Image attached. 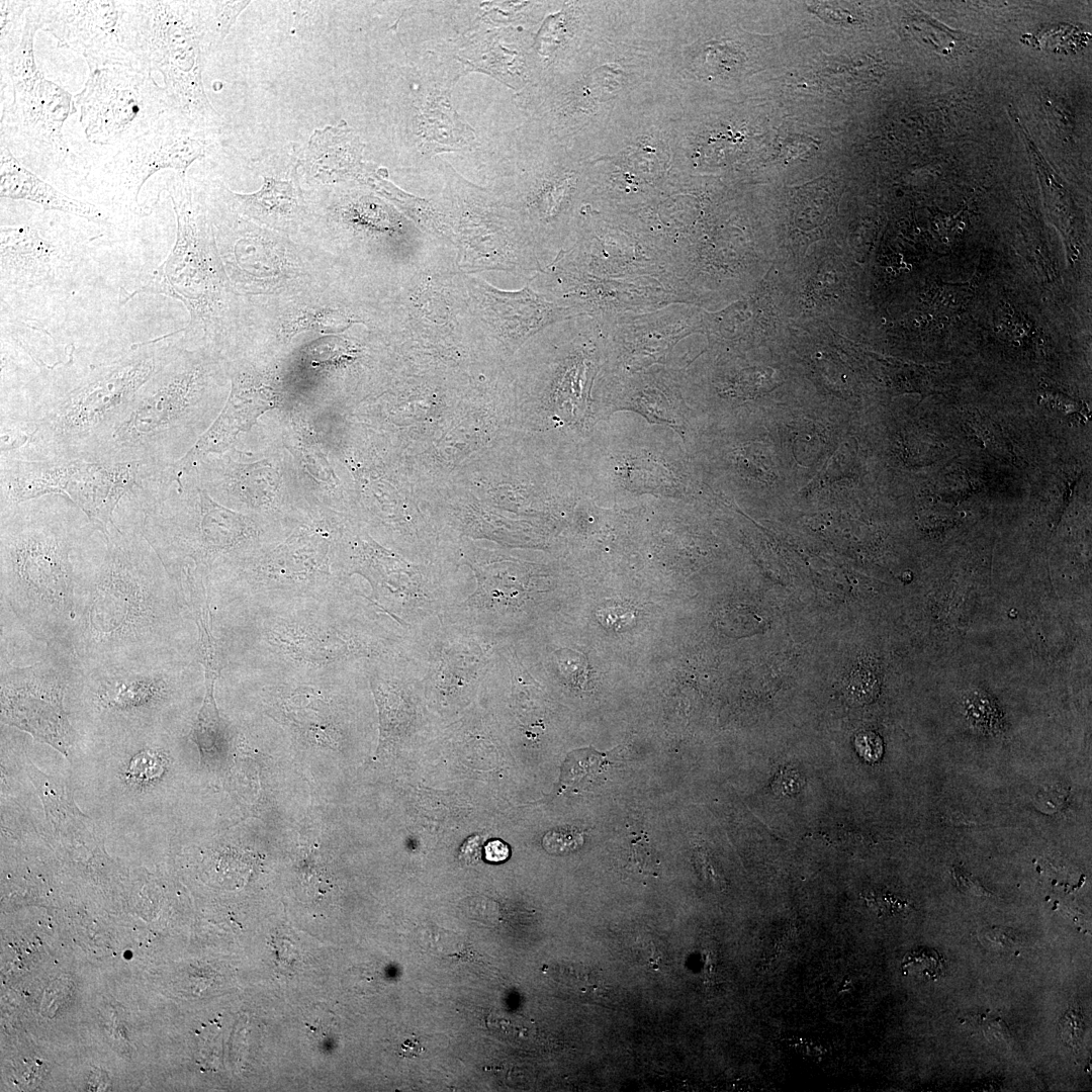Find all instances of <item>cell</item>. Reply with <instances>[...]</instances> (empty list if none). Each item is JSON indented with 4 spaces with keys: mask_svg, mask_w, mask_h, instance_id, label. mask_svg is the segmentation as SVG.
Wrapping results in <instances>:
<instances>
[{
    "mask_svg": "<svg viewBox=\"0 0 1092 1092\" xmlns=\"http://www.w3.org/2000/svg\"><path fill=\"white\" fill-rule=\"evenodd\" d=\"M168 336L42 363L19 395L1 399L0 457L87 461L124 417L172 344Z\"/></svg>",
    "mask_w": 1092,
    "mask_h": 1092,
    "instance_id": "1",
    "label": "cell"
},
{
    "mask_svg": "<svg viewBox=\"0 0 1092 1092\" xmlns=\"http://www.w3.org/2000/svg\"><path fill=\"white\" fill-rule=\"evenodd\" d=\"M178 583L136 528L100 533L66 650L81 668L176 659Z\"/></svg>",
    "mask_w": 1092,
    "mask_h": 1092,
    "instance_id": "2",
    "label": "cell"
},
{
    "mask_svg": "<svg viewBox=\"0 0 1092 1092\" xmlns=\"http://www.w3.org/2000/svg\"><path fill=\"white\" fill-rule=\"evenodd\" d=\"M99 532L65 494L0 507L2 602L48 646L66 648Z\"/></svg>",
    "mask_w": 1092,
    "mask_h": 1092,
    "instance_id": "3",
    "label": "cell"
},
{
    "mask_svg": "<svg viewBox=\"0 0 1092 1092\" xmlns=\"http://www.w3.org/2000/svg\"><path fill=\"white\" fill-rule=\"evenodd\" d=\"M216 377L217 366L209 356L172 345L87 461L174 464L187 454V441L211 408Z\"/></svg>",
    "mask_w": 1092,
    "mask_h": 1092,
    "instance_id": "4",
    "label": "cell"
},
{
    "mask_svg": "<svg viewBox=\"0 0 1092 1092\" xmlns=\"http://www.w3.org/2000/svg\"><path fill=\"white\" fill-rule=\"evenodd\" d=\"M167 189L177 218L173 249L143 286L130 293L121 290L120 302L140 293L176 298L190 312L186 332L202 329L206 335L214 336L221 329L226 289L210 220L202 202L194 198L185 176L174 172Z\"/></svg>",
    "mask_w": 1092,
    "mask_h": 1092,
    "instance_id": "5",
    "label": "cell"
},
{
    "mask_svg": "<svg viewBox=\"0 0 1092 1092\" xmlns=\"http://www.w3.org/2000/svg\"><path fill=\"white\" fill-rule=\"evenodd\" d=\"M141 50L149 71L162 74L173 110L192 125L216 131L220 116L202 82V46L193 1H141Z\"/></svg>",
    "mask_w": 1092,
    "mask_h": 1092,
    "instance_id": "6",
    "label": "cell"
},
{
    "mask_svg": "<svg viewBox=\"0 0 1092 1092\" xmlns=\"http://www.w3.org/2000/svg\"><path fill=\"white\" fill-rule=\"evenodd\" d=\"M30 10L38 29L82 55L90 71H149L141 50V0H42L32 1Z\"/></svg>",
    "mask_w": 1092,
    "mask_h": 1092,
    "instance_id": "7",
    "label": "cell"
},
{
    "mask_svg": "<svg viewBox=\"0 0 1092 1092\" xmlns=\"http://www.w3.org/2000/svg\"><path fill=\"white\" fill-rule=\"evenodd\" d=\"M74 103L86 139L117 148L177 114L152 72L125 66L91 70Z\"/></svg>",
    "mask_w": 1092,
    "mask_h": 1092,
    "instance_id": "8",
    "label": "cell"
},
{
    "mask_svg": "<svg viewBox=\"0 0 1092 1092\" xmlns=\"http://www.w3.org/2000/svg\"><path fill=\"white\" fill-rule=\"evenodd\" d=\"M75 662L69 651L48 646V655L28 666L1 658L2 720L68 755L75 731L64 709Z\"/></svg>",
    "mask_w": 1092,
    "mask_h": 1092,
    "instance_id": "9",
    "label": "cell"
},
{
    "mask_svg": "<svg viewBox=\"0 0 1092 1092\" xmlns=\"http://www.w3.org/2000/svg\"><path fill=\"white\" fill-rule=\"evenodd\" d=\"M12 96L1 113V143L36 175L56 170L69 154L63 126L75 110L73 96L42 75L12 87Z\"/></svg>",
    "mask_w": 1092,
    "mask_h": 1092,
    "instance_id": "10",
    "label": "cell"
},
{
    "mask_svg": "<svg viewBox=\"0 0 1092 1092\" xmlns=\"http://www.w3.org/2000/svg\"><path fill=\"white\" fill-rule=\"evenodd\" d=\"M214 133L173 114L148 133L118 147L104 170L136 201L146 181L157 172L171 169L185 176L194 161L205 157Z\"/></svg>",
    "mask_w": 1092,
    "mask_h": 1092,
    "instance_id": "11",
    "label": "cell"
},
{
    "mask_svg": "<svg viewBox=\"0 0 1092 1092\" xmlns=\"http://www.w3.org/2000/svg\"><path fill=\"white\" fill-rule=\"evenodd\" d=\"M275 403L276 395L272 387L249 380L243 374L235 375L222 412L189 452L178 461L184 465H194L209 453L223 452L240 433L248 431L257 419Z\"/></svg>",
    "mask_w": 1092,
    "mask_h": 1092,
    "instance_id": "12",
    "label": "cell"
},
{
    "mask_svg": "<svg viewBox=\"0 0 1092 1092\" xmlns=\"http://www.w3.org/2000/svg\"><path fill=\"white\" fill-rule=\"evenodd\" d=\"M0 255L2 285H36L53 275L58 250L29 225H1Z\"/></svg>",
    "mask_w": 1092,
    "mask_h": 1092,
    "instance_id": "13",
    "label": "cell"
},
{
    "mask_svg": "<svg viewBox=\"0 0 1092 1092\" xmlns=\"http://www.w3.org/2000/svg\"><path fill=\"white\" fill-rule=\"evenodd\" d=\"M78 460L25 461L0 457V507L48 494L66 495Z\"/></svg>",
    "mask_w": 1092,
    "mask_h": 1092,
    "instance_id": "14",
    "label": "cell"
},
{
    "mask_svg": "<svg viewBox=\"0 0 1092 1092\" xmlns=\"http://www.w3.org/2000/svg\"><path fill=\"white\" fill-rule=\"evenodd\" d=\"M0 196L27 200L44 210H58L91 221L102 219L96 205L70 197L42 180L24 167L3 143H0Z\"/></svg>",
    "mask_w": 1092,
    "mask_h": 1092,
    "instance_id": "15",
    "label": "cell"
},
{
    "mask_svg": "<svg viewBox=\"0 0 1092 1092\" xmlns=\"http://www.w3.org/2000/svg\"><path fill=\"white\" fill-rule=\"evenodd\" d=\"M204 674L205 694L189 736L198 747L201 764L215 769L228 760L234 737L231 725L220 716L214 698V682L218 674Z\"/></svg>",
    "mask_w": 1092,
    "mask_h": 1092,
    "instance_id": "16",
    "label": "cell"
},
{
    "mask_svg": "<svg viewBox=\"0 0 1092 1092\" xmlns=\"http://www.w3.org/2000/svg\"><path fill=\"white\" fill-rule=\"evenodd\" d=\"M212 194L225 204L256 217L278 219L296 213L298 202L296 189L291 181H282L264 177V186L254 194H238L218 184L212 187Z\"/></svg>",
    "mask_w": 1092,
    "mask_h": 1092,
    "instance_id": "17",
    "label": "cell"
},
{
    "mask_svg": "<svg viewBox=\"0 0 1092 1092\" xmlns=\"http://www.w3.org/2000/svg\"><path fill=\"white\" fill-rule=\"evenodd\" d=\"M311 699L312 705H310V695L308 693L295 692L284 701L282 710L287 719L291 721L298 732L303 736L305 735L306 739L329 746L336 744L329 707L325 705L326 703L322 697L318 698L312 695Z\"/></svg>",
    "mask_w": 1092,
    "mask_h": 1092,
    "instance_id": "18",
    "label": "cell"
},
{
    "mask_svg": "<svg viewBox=\"0 0 1092 1092\" xmlns=\"http://www.w3.org/2000/svg\"><path fill=\"white\" fill-rule=\"evenodd\" d=\"M250 1H194L203 52L219 47Z\"/></svg>",
    "mask_w": 1092,
    "mask_h": 1092,
    "instance_id": "19",
    "label": "cell"
},
{
    "mask_svg": "<svg viewBox=\"0 0 1092 1092\" xmlns=\"http://www.w3.org/2000/svg\"><path fill=\"white\" fill-rule=\"evenodd\" d=\"M608 753H600L593 747L570 752L561 766L560 788L564 791H584L599 783L608 766Z\"/></svg>",
    "mask_w": 1092,
    "mask_h": 1092,
    "instance_id": "20",
    "label": "cell"
},
{
    "mask_svg": "<svg viewBox=\"0 0 1092 1092\" xmlns=\"http://www.w3.org/2000/svg\"><path fill=\"white\" fill-rule=\"evenodd\" d=\"M39 30L30 8L26 12V23L19 46L8 56L1 58L2 67L8 74L12 87L31 82L42 75L36 66L33 39Z\"/></svg>",
    "mask_w": 1092,
    "mask_h": 1092,
    "instance_id": "21",
    "label": "cell"
},
{
    "mask_svg": "<svg viewBox=\"0 0 1092 1092\" xmlns=\"http://www.w3.org/2000/svg\"><path fill=\"white\" fill-rule=\"evenodd\" d=\"M821 190L819 184H809L797 191L794 197V214L798 225L803 228L818 226L826 221L834 208L831 194Z\"/></svg>",
    "mask_w": 1092,
    "mask_h": 1092,
    "instance_id": "22",
    "label": "cell"
},
{
    "mask_svg": "<svg viewBox=\"0 0 1092 1092\" xmlns=\"http://www.w3.org/2000/svg\"><path fill=\"white\" fill-rule=\"evenodd\" d=\"M30 0L0 1V55L4 58L20 43L26 23Z\"/></svg>",
    "mask_w": 1092,
    "mask_h": 1092,
    "instance_id": "23",
    "label": "cell"
},
{
    "mask_svg": "<svg viewBox=\"0 0 1092 1092\" xmlns=\"http://www.w3.org/2000/svg\"><path fill=\"white\" fill-rule=\"evenodd\" d=\"M901 970L905 976L935 980L943 973L944 959L934 948L917 947L905 954Z\"/></svg>",
    "mask_w": 1092,
    "mask_h": 1092,
    "instance_id": "24",
    "label": "cell"
},
{
    "mask_svg": "<svg viewBox=\"0 0 1092 1092\" xmlns=\"http://www.w3.org/2000/svg\"><path fill=\"white\" fill-rule=\"evenodd\" d=\"M1059 1030L1061 1039L1066 1045L1074 1050L1079 1049L1085 1031L1082 1010L1076 1007L1069 1008L1060 1020Z\"/></svg>",
    "mask_w": 1092,
    "mask_h": 1092,
    "instance_id": "25",
    "label": "cell"
},
{
    "mask_svg": "<svg viewBox=\"0 0 1092 1092\" xmlns=\"http://www.w3.org/2000/svg\"><path fill=\"white\" fill-rule=\"evenodd\" d=\"M342 325L343 322L340 316L330 309L306 311L300 313L299 316L292 322V330L293 333H297L300 330L312 328L313 330L331 332L338 330Z\"/></svg>",
    "mask_w": 1092,
    "mask_h": 1092,
    "instance_id": "26",
    "label": "cell"
},
{
    "mask_svg": "<svg viewBox=\"0 0 1092 1092\" xmlns=\"http://www.w3.org/2000/svg\"><path fill=\"white\" fill-rule=\"evenodd\" d=\"M583 842L582 834L570 829H554L548 831L543 839L544 848L553 854L570 852L579 847Z\"/></svg>",
    "mask_w": 1092,
    "mask_h": 1092,
    "instance_id": "27",
    "label": "cell"
},
{
    "mask_svg": "<svg viewBox=\"0 0 1092 1092\" xmlns=\"http://www.w3.org/2000/svg\"><path fill=\"white\" fill-rule=\"evenodd\" d=\"M128 772L135 781H151L163 772V761L156 753L145 751L131 759Z\"/></svg>",
    "mask_w": 1092,
    "mask_h": 1092,
    "instance_id": "28",
    "label": "cell"
},
{
    "mask_svg": "<svg viewBox=\"0 0 1092 1092\" xmlns=\"http://www.w3.org/2000/svg\"><path fill=\"white\" fill-rule=\"evenodd\" d=\"M802 785V780L794 770L781 771L774 782V789L783 795L796 794Z\"/></svg>",
    "mask_w": 1092,
    "mask_h": 1092,
    "instance_id": "29",
    "label": "cell"
},
{
    "mask_svg": "<svg viewBox=\"0 0 1092 1092\" xmlns=\"http://www.w3.org/2000/svg\"><path fill=\"white\" fill-rule=\"evenodd\" d=\"M856 747L860 755L868 760H876L881 755V742L878 737L873 734L867 733L857 737Z\"/></svg>",
    "mask_w": 1092,
    "mask_h": 1092,
    "instance_id": "30",
    "label": "cell"
},
{
    "mask_svg": "<svg viewBox=\"0 0 1092 1092\" xmlns=\"http://www.w3.org/2000/svg\"><path fill=\"white\" fill-rule=\"evenodd\" d=\"M953 878L960 890L975 896H990V893L975 878L962 872L953 871Z\"/></svg>",
    "mask_w": 1092,
    "mask_h": 1092,
    "instance_id": "31",
    "label": "cell"
},
{
    "mask_svg": "<svg viewBox=\"0 0 1092 1092\" xmlns=\"http://www.w3.org/2000/svg\"><path fill=\"white\" fill-rule=\"evenodd\" d=\"M868 905L873 908L877 913H895L902 909L903 903L895 899L894 897L883 896H869L866 897Z\"/></svg>",
    "mask_w": 1092,
    "mask_h": 1092,
    "instance_id": "32",
    "label": "cell"
},
{
    "mask_svg": "<svg viewBox=\"0 0 1092 1092\" xmlns=\"http://www.w3.org/2000/svg\"><path fill=\"white\" fill-rule=\"evenodd\" d=\"M484 854L488 861L499 862L509 857L510 848L504 841L494 839L486 843Z\"/></svg>",
    "mask_w": 1092,
    "mask_h": 1092,
    "instance_id": "33",
    "label": "cell"
},
{
    "mask_svg": "<svg viewBox=\"0 0 1092 1092\" xmlns=\"http://www.w3.org/2000/svg\"><path fill=\"white\" fill-rule=\"evenodd\" d=\"M480 856V837L470 836L462 844L459 857L467 863L477 860Z\"/></svg>",
    "mask_w": 1092,
    "mask_h": 1092,
    "instance_id": "34",
    "label": "cell"
},
{
    "mask_svg": "<svg viewBox=\"0 0 1092 1092\" xmlns=\"http://www.w3.org/2000/svg\"><path fill=\"white\" fill-rule=\"evenodd\" d=\"M983 940L989 943L992 942L993 945H1001L1002 947L1007 948L1011 947L1015 942L1006 932L1000 930H990L989 932H985Z\"/></svg>",
    "mask_w": 1092,
    "mask_h": 1092,
    "instance_id": "35",
    "label": "cell"
}]
</instances>
